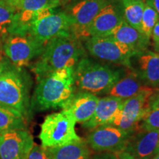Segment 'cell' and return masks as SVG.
<instances>
[{
    "mask_svg": "<svg viewBox=\"0 0 159 159\" xmlns=\"http://www.w3.org/2000/svg\"><path fill=\"white\" fill-rule=\"evenodd\" d=\"M31 78L24 68L13 64L7 57L0 59V105L14 110L27 122L32 118Z\"/></svg>",
    "mask_w": 159,
    "mask_h": 159,
    "instance_id": "obj_1",
    "label": "cell"
},
{
    "mask_svg": "<svg viewBox=\"0 0 159 159\" xmlns=\"http://www.w3.org/2000/svg\"><path fill=\"white\" fill-rule=\"evenodd\" d=\"M75 68L55 71L37 80L30 106L33 112L63 109L75 92Z\"/></svg>",
    "mask_w": 159,
    "mask_h": 159,
    "instance_id": "obj_2",
    "label": "cell"
},
{
    "mask_svg": "<svg viewBox=\"0 0 159 159\" xmlns=\"http://www.w3.org/2000/svg\"><path fill=\"white\" fill-rule=\"evenodd\" d=\"M84 52L81 41L72 35L53 38L47 41L42 53L30 66V69L38 80L55 71L75 68Z\"/></svg>",
    "mask_w": 159,
    "mask_h": 159,
    "instance_id": "obj_3",
    "label": "cell"
},
{
    "mask_svg": "<svg viewBox=\"0 0 159 159\" xmlns=\"http://www.w3.org/2000/svg\"><path fill=\"white\" fill-rule=\"evenodd\" d=\"M126 69L125 71L83 57L75 67V86L79 91L95 95L106 94L113 85L122 78Z\"/></svg>",
    "mask_w": 159,
    "mask_h": 159,
    "instance_id": "obj_4",
    "label": "cell"
},
{
    "mask_svg": "<svg viewBox=\"0 0 159 159\" xmlns=\"http://www.w3.org/2000/svg\"><path fill=\"white\" fill-rule=\"evenodd\" d=\"M76 122L67 111L47 115L41 125L39 139L41 146L46 148H57L69 143L80 141L75 131Z\"/></svg>",
    "mask_w": 159,
    "mask_h": 159,
    "instance_id": "obj_5",
    "label": "cell"
},
{
    "mask_svg": "<svg viewBox=\"0 0 159 159\" xmlns=\"http://www.w3.org/2000/svg\"><path fill=\"white\" fill-rule=\"evenodd\" d=\"M85 48L89 54L106 62L117 63L130 68V59L138 54L127 45L110 36L89 37L85 42Z\"/></svg>",
    "mask_w": 159,
    "mask_h": 159,
    "instance_id": "obj_6",
    "label": "cell"
},
{
    "mask_svg": "<svg viewBox=\"0 0 159 159\" xmlns=\"http://www.w3.org/2000/svg\"><path fill=\"white\" fill-rule=\"evenodd\" d=\"M158 89L149 87L138 94L125 99L120 111L110 125L124 130H138L139 123L149 110L151 97Z\"/></svg>",
    "mask_w": 159,
    "mask_h": 159,
    "instance_id": "obj_7",
    "label": "cell"
},
{
    "mask_svg": "<svg viewBox=\"0 0 159 159\" xmlns=\"http://www.w3.org/2000/svg\"><path fill=\"white\" fill-rule=\"evenodd\" d=\"M2 44L3 52L7 58L21 68L39 57L45 47L30 35L7 34L2 38Z\"/></svg>",
    "mask_w": 159,
    "mask_h": 159,
    "instance_id": "obj_8",
    "label": "cell"
},
{
    "mask_svg": "<svg viewBox=\"0 0 159 159\" xmlns=\"http://www.w3.org/2000/svg\"><path fill=\"white\" fill-rule=\"evenodd\" d=\"M135 132L122 130L114 125H105L91 130L85 141L89 148L96 152L117 153L124 150Z\"/></svg>",
    "mask_w": 159,
    "mask_h": 159,
    "instance_id": "obj_9",
    "label": "cell"
},
{
    "mask_svg": "<svg viewBox=\"0 0 159 159\" xmlns=\"http://www.w3.org/2000/svg\"><path fill=\"white\" fill-rule=\"evenodd\" d=\"M71 27L72 19L69 14L63 12L56 13L52 12L36 20L31 26L29 35L45 45L53 38L72 35Z\"/></svg>",
    "mask_w": 159,
    "mask_h": 159,
    "instance_id": "obj_10",
    "label": "cell"
},
{
    "mask_svg": "<svg viewBox=\"0 0 159 159\" xmlns=\"http://www.w3.org/2000/svg\"><path fill=\"white\" fill-rule=\"evenodd\" d=\"M34 142L26 129H13L0 134V159H25Z\"/></svg>",
    "mask_w": 159,
    "mask_h": 159,
    "instance_id": "obj_11",
    "label": "cell"
},
{
    "mask_svg": "<svg viewBox=\"0 0 159 159\" xmlns=\"http://www.w3.org/2000/svg\"><path fill=\"white\" fill-rule=\"evenodd\" d=\"M111 2V0H82L69 13L72 19L71 35L77 39H88L87 28L97 15Z\"/></svg>",
    "mask_w": 159,
    "mask_h": 159,
    "instance_id": "obj_12",
    "label": "cell"
},
{
    "mask_svg": "<svg viewBox=\"0 0 159 159\" xmlns=\"http://www.w3.org/2000/svg\"><path fill=\"white\" fill-rule=\"evenodd\" d=\"M143 84L153 89L159 87V54L147 49L130 59V68Z\"/></svg>",
    "mask_w": 159,
    "mask_h": 159,
    "instance_id": "obj_13",
    "label": "cell"
},
{
    "mask_svg": "<svg viewBox=\"0 0 159 159\" xmlns=\"http://www.w3.org/2000/svg\"><path fill=\"white\" fill-rule=\"evenodd\" d=\"M123 150L141 159H152L159 150V130H138Z\"/></svg>",
    "mask_w": 159,
    "mask_h": 159,
    "instance_id": "obj_14",
    "label": "cell"
},
{
    "mask_svg": "<svg viewBox=\"0 0 159 159\" xmlns=\"http://www.w3.org/2000/svg\"><path fill=\"white\" fill-rule=\"evenodd\" d=\"M123 20L122 11L111 2L93 19L87 28L89 37L108 36Z\"/></svg>",
    "mask_w": 159,
    "mask_h": 159,
    "instance_id": "obj_15",
    "label": "cell"
},
{
    "mask_svg": "<svg viewBox=\"0 0 159 159\" xmlns=\"http://www.w3.org/2000/svg\"><path fill=\"white\" fill-rule=\"evenodd\" d=\"M98 99L97 95L79 91L78 92H75L63 109L70 114L75 122L83 124L93 116Z\"/></svg>",
    "mask_w": 159,
    "mask_h": 159,
    "instance_id": "obj_16",
    "label": "cell"
},
{
    "mask_svg": "<svg viewBox=\"0 0 159 159\" xmlns=\"http://www.w3.org/2000/svg\"><path fill=\"white\" fill-rule=\"evenodd\" d=\"M123 101L124 99L109 95L99 98L94 115L89 121L83 123V127L93 130L102 125H110L122 108Z\"/></svg>",
    "mask_w": 159,
    "mask_h": 159,
    "instance_id": "obj_17",
    "label": "cell"
},
{
    "mask_svg": "<svg viewBox=\"0 0 159 159\" xmlns=\"http://www.w3.org/2000/svg\"><path fill=\"white\" fill-rule=\"evenodd\" d=\"M108 36L127 45L138 53L147 50L150 46V39L129 25L124 19Z\"/></svg>",
    "mask_w": 159,
    "mask_h": 159,
    "instance_id": "obj_18",
    "label": "cell"
},
{
    "mask_svg": "<svg viewBox=\"0 0 159 159\" xmlns=\"http://www.w3.org/2000/svg\"><path fill=\"white\" fill-rule=\"evenodd\" d=\"M149 87L143 84L134 71L127 68L122 78L113 85L106 95L118 97L125 100L146 90Z\"/></svg>",
    "mask_w": 159,
    "mask_h": 159,
    "instance_id": "obj_19",
    "label": "cell"
},
{
    "mask_svg": "<svg viewBox=\"0 0 159 159\" xmlns=\"http://www.w3.org/2000/svg\"><path fill=\"white\" fill-rule=\"evenodd\" d=\"M48 149L51 159H89L91 150L83 139L57 148Z\"/></svg>",
    "mask_w": 159,
    "mask_h": 159,
    "instance_id": "obj_20",
    "label": "cell"
},
{
    "mask_svg": "<svg viewBox=\"0 0 159 159\" xmlns=\"http://www.w3.org/2000/svg\"><path fill=\"white\" fill-rule=\"evenodd\" d=\"M123 19L140 32L145 2L139 0H119Z\"/></svg>",
    "mask_w": 159,
    "mask_h": 159,
    "instance_id": "obj_21",
    "label": "cell"
},
{
    "mask_svg": "<svg viewBox=\"0 0 159 159\" xmlns=\"http://www.w3.org/2000/svg\"><path fill=\"white\" fill-rule=\"evenodd\" d=\"M27 121L14 110L0 105V134L13 129H26Z\"/></svg>",
    "mask_w": 159,
    "mask_h": 159,
    "instance_id": "obj_22",
    "label": "cell"
},
{
    "mask_svg": "<svg viewBox=\"0 0 159 159\" xmlns=\"http://www.w3.org/2000/svg\"><path fill=\"white\" fill-rule=\"evenodd\" d=\"M158 19L159 16L154 7L148 1L145 2V7L141 23V33L150 39L152 30Z\"/></svg>",
    "mask_w": 159,
    "mask_h": 159,
    "instance_id": "obj_23",
    "label": "cell"
},
{
    "mask_svg": "<svg viewBox=\"0 0 159 159\" xmlns=\"http://www.w3.org/2000/svg\"><path fill=\"white\" fill-rule=\"evenodd\" d=\"M59 0H19L16 9L36 12L45 9H54L59 5Z\"/></svg>",
    "mask_w": 159,
    "mask_h": 159,
    "instance_id": "obj_24",
    "label": "cell"
},
{
    "mask_svg": "<svg viewBox=\"0 0 159 159\" xmlns=\"http://www.w3.org/2000/svg\"><path fill=\"white\" fill-rule=\"evenodd\" d=\"M16 11V7L0 0V34L2 38L6 35L7 27Z\"/></svg>",
    "mask_w": 159,
    "mask_h": 159,
    "instance_id": "obj_25",
    "label": "cell"
},
{
    "mask_svg": "<svg viewBox=\"0 0 159 159\" xmlns=\"http://www.w3.org/2000/svg\"><path fill=\"white\" fill-rule=\"evenodd\" d=\"M138 130H159V109H149L139 123Z\"/></svg>",
    "mask_w": 159,
    "mask_h": 159,
    "instance_id": "obj_26",
    "label": "cell"
},
{
    "mask_svg": "<svg viewBox=\"0 0 159 159\" xmlns=\"http://www.w3.org/2000/svg\"><path fill=\"white\" fill-rule=\"evenodd\" d=\"M25 159H51V156L48 149L34 143Z\"/></svg>",
    "mask_w": 159,
    "mask_h": 159,
    "instance_id": "obj_27",
    "label": "cell"
},
{
    "mask_svg": "<svg viewBox=\"0 0 159 159\" xmlns=\"http://www.w3.org/2000/svg\"><path fill=\"white\" fill-rule=\"evenodd\" d=\"M150 45L153 52L159 54V19L153 27L150 37Z\"/></svg>",
    "mask_w": 159,
    "mask_h": 159,
    "instance_id": "obj_28",
    "label": "cell"
},
{
    "mask_svg": "<svg viewBox=\"0 0 159 159\" xmlns=\"http://www.w3.org/2000/svg\"><path fill=\"white\" fill-rule=\"evenodd\" d=\"M149 109H159V89L151 97Z\"/></svg>",
    "mask_w": 159,
    "mask_h": 159,
    "instance_id": "obj_29",
    "label": "cell"
},
{
    "mask_svg": "<svg viewBox=\"0 0 159 159\" xmlns=\"http://www.w3.org/2000/svg\"><path fill=\"white\" fill-rule=\"evenodd\" d=\"M89 159H117V156L116 153L114 152H105V153L96 155Z\"/></svg>",
    "mask_w": 159,
    "mask_h": 159,
    "instance_id": "obj_30",
    "label": "cell"
},
{
    "mask_svg": "<svg viewBox=\"0 0 159 159\" xmlns=\"http://www.w3.org/2000/svg\"><path fill=\"white\" fill-rule=\"evenodd\" d=\"M116 155L117 156V159H141L125 150L117 152Z\"/></svg>",
    "mask_w": 159,
    "mask_h": 159,
    "instance_id": "obj_31",
    "label": "cell"
},
{
    "mask_svg": "<svg viewBox=\"0 0 159 159\" xmlns=\"http://www.w3.org/2000/svg\"><path fill=\"white\" fill-rule=\"evenodd\" d=\"M147 1L151 4L159 16V0H147Z\"/></svg>",
    "mask_w": 159,
    "mask_h": 159,
    "instance_id": "obj_32",
    "label": "cell"
},
{
    "mask_svg": "<svg viewBox=\"0 0 159 159\" xmlns=\"http://www.w3.org/2000/svg\"><path fill=\"white\" fill-rule=\"evenodd\" d=\"M2 1L5 2L9 4L10 5L13 6V7H14L16 8V5L18 2H19V0H2Z\"/></svg>",
    "mask_w": 159,
    "mask_h": 159,
    "instance_id": "obj_33",
    "label": "cell"
},
{
    "mask_svg": "<svg viewBox=\"0 0 159 159\" xmlns=\"http://www.w3.org/2000/svg\"><path fill=\"white\" fill-rule=\"evenodd\" d=\"M2 38L0 34V59L2 57V52H3V48H2Z\"/></svg>",
    "mask_w": 159,
    "mask_h": 159,
    "instance_id": "obj_34",
    "label": "cell"
},
{
    "mask_svg": "<svg viewBox=\"0 0 159 159\" xmlns=\"http://www.w3.org/2000/svg\"><path fill=\"white\" fill-rule=\"evenodd\" d=\"M152 159H159V150L155 154V156L152 157Z\"/></svg>",
    "mask_w": 159,
    "mask_h": 159,
    "instance_id": "obj_35",
    "label": "cell"
},
{
    "mask_svg": "<svg viewBox=\"0 0 159 159\" xmlns=\"http://www.w3.org/2000/svg\"><path fill=\"white\" fill-rule=\"evenodd\" d=\"M139 1H142V2H146L147 0H139Z\"/></svg>",
    "mask_w": 159,
    "mask_h": 159,
    "instance_id": "obj_36",
    "label": "cell"
}]
</instances>
